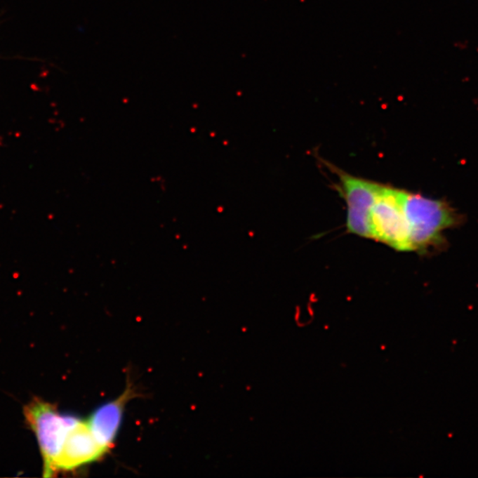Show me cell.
Instances as JSON below:
<instances>
[{
    "label": "cell",
    "instance_id": "obj_1",
    "mask_svg": "<svg viewBox=\"0 0 478 478\" xmlns=\"http://www.w3.org/2000/svg\"><path fill=\"white\" fill-rule=\"evenodd\" d=\"M408 228L410 252L426 253L442 246L444 232L459 225L460 216L449 203L399 189Z\"/></svg>",
    "mask_w": 478,
    "mask_h": 478
},
{
    "label": "cell",
    "instance_id": "obj_5",
    "mask_svg": "<svg viewBox=\"0 0 478 478\" xmlns=\"http://www.w3.org/2000/svg\"><path fill=\"white\" fill-rule=\"evenodd\" d=\"M98 442L88 423L77 420L69 430L59 457L54 465L58 471H69L95 462L107 452Z\"/></svg>",
    "mask_w": 478,
    "mask_h": 478
},
{
    "label": "cell",
    "instance_id": "obj_6",
    "mask_svg": "<svg viewBox=\"0 0 478 478\" xmlns=\"http://www.w3.org/2000/svg\"><path fill=\"white\" fill-rule=\"evenodd\" d=\"M132 393L133 392L128 387L120 398L98 409L88 423L98 442L107 450L117 437L123 418L124 406L131 398Z\"/></svg>",
    "mask_w": 478,
    "mask_h": 478
},
{
    "label": "cell",
    "instance_id": "obj_2",
    "mask_svg": "<svg viewBox=\"0 0 478 478\" xmlns=\"http://www.w3.org/2000/svg\"><path fill=\"white\" fill-rule=\"evenodd\" d=\"M25 413L27 422L36 434L41 450L45 476H53L54 465L67 434L77 419L63 416L50 403L37 399L26 406Z\"/></svg>",
    "mask_w": 478,
    "mask_h": 478
},
{
    "label": "cell",
    "instance_id": "obj_4",
    "mask_svg": "<svg viewBox=\"0 0 478 478\" xmlns=\"http://www.w3.org/2000/svg\"><path fill=\"white\" fill-rule=\"evenodd\" d=\"M326 164L340 180V193L347 206V232L372 239L371 209L382 184L352 175L336 166Z\"/></svg>",
    "mask_w": 478,
    "mask_h": 478
},
{
    "label": "cell",
    "instance_id": "obj_3",
    "mask_svg": "<svg viewBox=\"0 0 478 478\" xmlns=\"http://www.w3.org/2000/svg\"><path fill=\"white\" fill-rule=\"evenodd\" d=\"M372 239L398 252H410L399 189L382 185L371 209Z\"/></svg>",
    "mask_w": 478,
    "mask_h": 478
}]
</instances>
